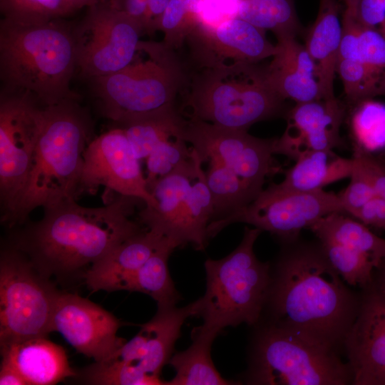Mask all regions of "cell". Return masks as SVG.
Here are the masks:
<instances>
[{"label": "cell", "instance_id": "obj_1", "mask_svg": "<svg viewBox=\"0 0 385 385\" xmlns=\"http://www.w3.org/2000/svg\"><path fill=\"white\" fill-rule=\"evenodd\" d=\"M265 307L267 323L339 354L357 316L361 292L352 290L319 242H284Z\"/></svg>", "mask_w": 385, "mask_h": 385}, {"label": "cell", "instance_id": "obj_2", "mask_svg": "<svg viewBox=\"0 0 385 385\" xmlns=\"http://www.w3.org/2000/svg\"><path fill=\"white\" fill-rule=\"evenodd\" d=\"M138 200L119 195L103 207L70 200L45 208L43 218L19 235L14 247L48 277L72 274L141 231L130 218Z\"/></svg>", "mask_w": 385, "mask_h": 385}, {"label": "cell", "instance_id": "obj_3", "mask_svg": "<svg viewBox=\"0 0 385 385\" xmlns=\"http://www.w3.org/2000/svg\"><path fill=\"white\" fill-rule=\"evenodd\" d=\"M76 67L73 33L56 19L1 21V77L10 90L28 92L44 106L75 99L69 85Z\"/></svg>", "mask_w": 385, "mask_h": 385}, {"label": "cell", "instance_id": "obj_4", "mask_svg": "<svg viewBox=\"0 0 385 385\" xmlns=\"http://www.w3.org/2000/svg\"><path fill=\"white\" fill-rule=\"evenodd\" d=\"M44 118L30 172L15 207L6 220L24 222L36 207L75 200L79 193L83 153L90 123L75 99L43 106Z\"/></svg>", "mask_w": 385, "mask_h": 385}, {"label": "cell", "instance_id": "obj_5", "mask_svg": "<svg viewBox=\"0 0 385 385\" xmlns=\"http://www.w3.org/2000/svg\"><path fill=\"white\" fill-rule=\"evenodd\" d=\"M180 94L178 108L185 118L230 129L247 130L284 110V100L257 63L199 67L187 75Z\"/></svg>", "mask_w": 385, "mask_h": 385}, {"label": "cell", "instance_id": "obj_6", "mask_svg": "<svg viewBox=\"0 0 385 385\" xmlns=\"http://www.w3.org/2000/svg\"><path fill=\"white\" fill-rule=\"evenodd\" d=\"M261 232L245 227L242 241L230 254L205 261L207 287L199 313L203 324L197 330L217 337L227 327L260 322L272 279L270 264L254 252Z\"/></svg>", "mask_w": 385, "mask_h": 385}, {"label": "cell", "instance_id": "obj_7", "mask_svg": "<svg viewBox=\"0 0 385 385\" xmlns=\"http://www.w3.org/2000/svg\"><path fill=\"white\" fill-rule=\"evenodd\" d=\"M186 76L173 49L163 42L141 41L126 66L92 80L103 114L121 125L177 107Z\"/></svg>", "mask_w": 385, "mask_h": 385}, {"label": "cell", "instance_id": "obj_8", "mask_svg": "<svg viewBox=\"0 0 385 385\" xmlns=\"http://www.w3.org/2000/svg\"><path fill=\"white\" fill-rule=\"evenodd\" d=\"M246 379L260 385L352 384L341 354L267 323L254 337Z\"/></svg>", "mask_w": 385, "mask_h": 385}, {"label": "cell", "instance_id": "obj_9", "mask_svg": "<svg viewBox=\"0 0 385 385\" xmlns=\"http://www.w3.org/2000/svg\"><path fill=\"white\" fill-rule=\"evenodd\" d=\"M192 148L191 158L156 182L150 192L154 207H145L140 221L178 247L188 243L197 250L206 246L207 227L213 215L212 201L205 180L195 178L202 165Z\"/></svg>", "mask_w": 385, "mask_h": 385}, {"label": "cell", "instance_id": "obj_10", "mask_svg": "<svg viewBox=\"0 0 385 385\" xmlns=\"http://www.w3.org/2000/svg\"><path fill=\"white\" fill-rule=\"evenodd\" d=\"M48 276L16 247L0 257V344L36 337L52 332V317L60 294Z\"/></svg>", "mask_w": 385, "mask_h": 385}, {"label": "cell", "instance_id": "obj_11", "mask_svg": "<svg viewBox=\"0 0 385 385\" xmlns=\"http://www.w3.org/2000/svg\"><path fill=\"white\" fill-rule=\"evenodd\" d=\"M335 212H344L339 196L322 190L312 192L284 190L275 183L263 189L250 204L207 227L208 238L234 222H244L267 231L288 242L299 237L322 217Z\"/></svg>", "mask_w": 385, "mask_h": 385}, {"label": "cell", "instance_id": "obj_12", "mask_svg": "<svg viewBox=\"0 0 385 385\" xmlns=\"http://www.w3.org/2000/svg\"><path fill=\"white\" fill-rule=\"evenodd\" d=\"M28 92L9 90L0 99V197L9 218L26 183L44 111Z\"/></svg>", "mask_w": 385, "mask_h": 385}, {"label": "cell", "instance_id": "obj_13", "mask_svg": "<svg viewBox=\"0 0 385 385\" xmlns=\"http://www.w3.org/2000/svg\"><path fill=\"white\" fill-rule=\"evenodd\" d=\"M143 26L105 0L88 7L73 31L81 73L95 78L115 73L133 58Z\"/></svg>", "mask_w": 385, "mask_h": 385}, {"label": "cell", "instance_id": "obj_14", "mask_svg": "<svg viewBox=\"0 0 385 385\" xmlns=\"http://www.w3.org/2000/svg\"><path fill=\"white\" fill-rule=\"evenodd\" d=\"M185 119L183 138L202 162H218L261 192L268 176L283 172L274 159L275 138H260L247 130Z\"/></svg>", "mask_w": 385, "mask_h": 385}, {"label": "cell", "instance_id": "obj_15", "mask_svg": "<svg viewBox=\"0 0 385 385\" xmlns=\"http://www.w3.org/2000/svg\"><path fill=\"white\" fill-rule=\"evenodd\" d=\"M330 264L350 287L365 289L385 264V239L342 212H332L309 228Z\"/></svg>", "mask_w": 385, "mask_h": 385}, {"label": "cell", "instance_id": "obj_16", "mask_svg": "<svg viewBox=\"0 0 385 385\" xmlns=\"http://www.w3.org/2000/svg\"><path fill=\"white\" fill-rule=\"evenodd\" d=\"M139 161L122 128L101 134L91 140L84 151L79 193L103 185L154 207L155 200L148 188Z\"/></svg>", "mask_w": 385, "mask_h": 385}, {"label": "cell", "instance_id": "obj_17", "mask_svg": "<svg viewBox=\"0 0 385 385\" xmlns=\"http://www.w3.org/2000/svg\"><path fill=\"white\" fill-rule=\"evenodd\" d=\"M59 332L78 352L103 361L115 356L125 341L117 335L119 320L96 303L76 294L61 292L52 317Z\"/></svg>", "mask_w": 385, "mask_h": 385}, {"label": "cell", "instance_id": "obj_18", "mask_svg": "<svg viewBox=\"0 0 385 385\" xmlns=\"http://www.w3.org/2000/svg\"><path fill=\"white\" fill-rule=\"evenodd\" d=\"M353 385H385V294L361 289L360 307L344 344Z\"/></svg>", "mask_w": 385, "mask_h": 385}, {"label": "cell", "instance_id": "obj_19", "mask_svg": "<svg viewBox=\"0 0 385 385\" xmlns=\"http://www.w3.org/2000/svg\"><path fill=\"white\" fill-rule=\"evenodd\" d=\"M186 41L199 67L258 63L277 51L265 30L238 17L214 27L194 29Z\"/></svg>", "mask_w": 385, "mask_h": 385}, {"label": "cell", "instance_id": "obj_20", "mask_svg": "<svg viewBox=\"0 0 385 385\" xmlns=\"http://www.w3.org/2000/svg\"><path fill=\"white\" fill-rule=\"evenodd\" d=\"M347 105L336 98L297 103L287 113V127L275 138L274 153L296 160L310 151L342 148L340 128Z\"/></svg>", "mask_w": 385, "mask_h": 385}, {"label": "cell", "instance_id": "obj_21", "mask_svg": "<svg viewBox=\"0 0 385 385\" xmlns=\"http://www.w3.org/2000/svg\"><path fill=\"white\" fill-rule=\"evenodd\" d=\"M200 311V299L181 308L158 307L155 316L140 326L138 333L125 342L113 358L133 362L148 374L159 376L171 357L184 322L199 316Z\"/></svg>", "mask_w": 385, "mask_h": 385}, {"label": "cell", "instance_id": "obj_22", "mask_svg": "<svg viewBox=\"0 0 385 385\" xmlns=\"http://www.w3.org/2000/svg\"><path fill=\"white\" fill-rule=\"evenodd\" d=\"M277 39V51L265 67L274 90L296 103L322 99L316 65L305 46L293 36Z\"/></svg>", "mask_w": 385, "mask_h": 385}, {"label": "cell", "instance_id": "obj_23", "mask_svg": "<svg viewBox=\"0 0 385 385\" xmlns=\"http://www.w3.org/2000/svg\"><path fill=\"white\" fill-rule=\"evenodd\" d=\"M169 240L151 230H141L92 264L84 278L93 292L123 290L128 280Z\"/></svg>", "mask_w": 385, "mask_h": 385}, {"label": "cell", "instance_id": "obj_24", "mask_svg": "<svg viewBox=\"0 0 385 385\" xmlns=\"http://www.w3.org/2000/svg\"><path fill=\"white\" fill-rule=\"evenodd\" d=\"M1 354L16 368L27 385L56 384L76 375L64 349L46 337L2 345Z\"/></svg>", "mask_w": 385, "mask_h": 385}, {"label": "cell", "instance_id": "obj_25", "mask_svg": "<svg viewBox=\"0 0 385 385\" xmlns=\"http://www.w3.org/2000/svg\"><path fill=\"white\" fill-rule=\"evenodd\" d=\"M337 0H319L317 17L304 44L315 63L322 99L335 98L333 84L342 33Z\"/></svg>", "mask_w": 385, "mask_h": 385}, {"label": "cell", "instance_id": "obj_26", "mask_svg": "<svg viewBox=\"0 0 385 385\" xmlns=\"http://www.w3.org/2000/svg\"><path fill=\"white\" fill-rule=\"evenodd\" d=\"M353 168V158L341 157L333 150L310 151L300 155L293 166L284 170L283 180L275 185L290 191L322 190L329 184L349 178Z\"/></svg>", "mask_w": 385, "mask_h": 385}, {"label": "cell", "instance_id": "obj_27", "mask_svg": "<svg viewBox=\"0 0 385 385\" xmlns=\"http://www.w3.org/2000/svg\"><path fill=\"white\" fill-rule=\"evenodd\" d=\"M216 337L194 329L192 343L185 350L172 356L168 363L175 369V376L167 385H227L234 384L225 379L216 369L210 354Z\"/></svg>", "mask_w": 385, "mask_h": 385}, {"label": "cell", "instance_id": "obj_28", "mask_svg": "<svg viewBox=\"0 0 385 385\" xmlns=\"http://www.w3.org/2000/svg\"><path fill=\"white\" fill-rule=\"evenodd\" d=\"M185 121L178 107H174L133 119L121 124V128L140 160L160 143L183 138Z\"/></svg>", "mask_w": 385, "mask_h": 385}, {"label": "cell", "instance_id": "obj_29", "mask_svg": "<svg viewBox=\"0 0 385 385\" xmlns=\"http://www.w3.org/2000/svg\"><path fill=\"white\" fill-rule=\"evenodd\" d=\"M175 248L170 240L163 244L128 280L123 290L146 294L156 301L158 307L175 306L180 295L168 267Z\"/></svg>", "mask_w": 385, "mask_h": 385}, {"label": "cell", "instance_id": "obj_30", "mask_svg": "<svg viewBox=\"0 0 385 385\" xmlns=\"http://www.w3.org/2000/svg\"><path fill=\"white\" fill-rule=\"evenodd\" d=\"M209 162L205 179L213 205L212 221L222 219L245 207L261 193L224 165L216 161Z\"/></svg>", "mask_w": 385, "mask_h": 385}, {"label": "cell", "instance_id": "obj_31", "mask_svg": "<svg viewBox=\"0 0 385 385\" xmlns=\"http://www.w3.org/2000/svg\"><path fill=\"white\" fill-rule=\"evenodd\" d=\"M237 16L277 38L296 36L299 29L292 0H239Z\"/></svg>", "mask_w": 385, "mask_h": 385}, {"label": "cell", "instance_id": "obj_32", "mask_svg": "<svg viewBox=\"0 0 385 385\" xmlns=\"http://www.w3.org/2000/svg\"><path fill=\"white\" fill-rule=\"evenodd\" d=\"M349 127L353 150L385 151V104L371 99L352 106Z\"/></svg>", "mask_w": 385, "mask_h": 385}, {"label": "cell", "instance_id": "obj_33", "mask_svg": "<svg viewBox=\"0 0 385 385\" xmlns=\"http://www.w3.org/2000/svg\"><path fill=\"white\" fill-rule=\"evenodd\" d=\"M337 72L344 86L347 103L352 106L376 96L385 95V71L360 61L340 60Z\"/></svg>", "mask_w": 385, "mask_h": 385}, {"label": "cell", "instance_id": "obj_34", "mask_svg": "<svg viewBox=\"0 0 385 385\" xmlns=\"http://www.w3.org/2000/svg\"><path fill=\"white\" fill-rule=\"evenodd\" d=\"M85 382L98 385H162L160 376L150 375L136 364L119 358L95 363L83 371Z\"/></svg>", "mask_w": 385, "mask_h": 385}, {"label": "cell", "instance_id": "obj_35", "mask_svg": "<svg viewBox=\"0 0 385 385\" xmlns=\"http://www.w3.org/2000/svg\"><path fill=\"white\" fill-rule=\"evenodd\" d=\"M182 137H176L158 144L145 158L147 186L150 192L160 178L170 174L191 158L192 148Z\"/></svg>", "mask_w": 385, "mask_h": 385}, {"label": "cell", "instance_id": "obj_36", "mask_svg": "<svg viewBox=\"0 0 385 385\" xmlns=\"http://www.w3.org/2000/svg\"><path fill=\"white\" fill-rule=\"evenodd\" d=\"M4 19L20 22L56 19L70 14L67 0H0Z\"/></svg>", "mask_w": 385, "mask_h": 385}, {"label": "cell", "instance_id": "obj_37", "mask_svg": "<svg viewBox=\"0 0 385 385\" xmlns=\"http://www.w3.org/2000/svg\"><path fill=\"white\" fill-rule=\"evenodd\" d=\"M192 29V21L186 6L180 0H170L158 26V30L164 33L163 43L175 50L185 41Z\"/></svg>", "mask_w": 385, "mask_h": 385}, {"label": "cell", "instance_id": "obj_38", "mask_svg": "<svg viewBox=\"0 0 385 385\" xmlns=\"http://www.w3.org/2000/svg\"><path fill=\"white\" fill-rule=\"evenodd\" d=\"M350 182L339 196L346 214H354L376 195L372 180L361 161L355 156Z\"/></svg>", "mask_w": 385, "mask_h": 385}, {"label": "cell", "instance_id": "obj_39", "mask_svg": "<svg viewBox=\"0 0 385 385\" xmlns=\"http://www.w3.org/2000/svg\"><path fill=\"white\" fill-rule=\"evenodd\" d=\"M358 54L360 61L385 71V35L377 28L360 24Z\"/></svg>", "mask_w": 385, "mask_h": 385}, {"label": "cell", "instance_id": "obj_40", "mask_svg": "<svg viewBox=\"0 0 385 385\" xmlns=\"http://www.w3.org/2000/svg\"><path fill=\"white\" fill-rule=\"evenodd\" d=\"M342 33L339 45L338 61H359L358 39L360 24L353 14L344 13ZM338 62V61H337Z\"/></svg>", "mask_w": 385, "mask_h": 385}, {"label": "cell", "instance_id": "obj_41", "mask_svg": "<svg viewBox=\"0 0 385 385\" xmlns=\"http://www.w3.org/2000/svg\"><path fill=\"white\" fill-rule=\"evenodd\" d=\"M353 155L358 158L367 170L378 196L385 199V161L374 154L354 150Z\"/></svg>", "mask_w": 385, "mask_h": 385}, {"label": "cell", "instance_id": "obj_42", "mask_svg": "<svg viewBox=\"0 0 385 385\" xmlns=\"http://www.w3.org/2000/svg\"><path fill=\"white\" fill-rule=\"evenodd\" d=\"M356 19L364 26L379 29L385 24V0H359Z\"/></svg>", "mask_w": 385, "mask_h": 385}, {"label": "cell", "instance_id": "obj_43", "mask_svg": "<svg viewBox=\"0 0 385 385\" xmlns=\"http://www.w3.org/2000/svg\"><path fill=\"white\" fill-rule=\"evenodd\" d=\"M366 226L385 230V199L376 195L353 216Z\"/></svg>", "mask_w": 385, "mask_h": 385}, {"label": "cell", "instance_id": "obj_44", "mask_svg": "<svg viewBox=\"0 0 385 385\" xmlns=\"http://www.w3.org/2000/svg\"><path fill=\"white\" fill-rule=\"evenodd\" d=\"M113 8L138 22L146 32L148 0H106Z\"/></svg>", "mask_w": 385, "mask_h": 385}, {"label": "cell", "instance_id": "obj_45", "mask_svg": "<svg viewBox=\"0 0 385 385\" xmlns=\"http://www.w3.org/2000/svg\"><path fill=\"white\" fill-rule=\"evenodd\" d=\"M1 385H27L16 368L7 359L1 358L0 368Z\"/></svg>", "mask_w": 385, "mask_h": 385}, {"label": "cell", "instance_id": "obj_46", "mask_svg": "<svg viewBox=\"0 0 385 385\" xmlns=\"http://www.w3.org/2000/svg\"><path fill=\"white\" fill-rule=\"evenodd\" d=\"M170 0H148V16L146 32L158 30L160 19Z\"/></svg>", "mask_w": 385, "mask_h": 385}, {"label": "cell", "instance_id": "obj_47", "mask_svg": "<svg viewBox=\"0 0 385 385\" xmlns=\"http://www.w3.org/2000/svg\"><path fill=\"white\" fill-rule=\"evenodd\" d=\"M105 0H67L70 13L84 6H92Z\"/></svg>", "mask_w": 385, "mask_h": 385}, {"label": "cell", "instance_id": "obj_48", "mask_svg": "<svg viewBox=\"0 0 385 385\" xmlns=\"http://www.w3.org/2000/svg\"><path fill=\"white\" fill-rule=\"evenodd\" d=\"M374 284L385 294V264L375 272Z\"/></svg>", "mask_w": 385, "mask_h": 385}, {"label": "cell", "instance_id": "obj_49", "mask_svg": "<svg viewBox=\"0 0 385 385\" xmlns=\"http://www.w3.org/2000/svg\"><path fill=\"white\" fill-rule=\"evenodd\" d=\"M345 5V13H349L356 16V6L359 0H343Z\"/></svg>", "mask_w": 385, "mask_h": 385}, {"label": "cell", "instance_id": "obj_50", "mask_svg": "<svg viewBox=\"0 0 385 385\" xmlns=\"http://www.w3.org/2000/svg\"><path fill=\"white\" fill-rule=\"evenodd\" d=\"M385 35V26L379 29Z\"/></svg>", "mask_w": 385, "mask_h": 385}, {"label": "cell", "instance_id": "obj_51", "mask_svg": "<svg viewBox=\"0 0 385 385\" xmlns=\"http://www.w3.org/2000/svg\"><path fill=\"white\" fill-rule=\"evenodd\" d=\"M381 158L385 161V151L383 152V154L381 155Z\"/></svg>", "mask_w": 385, "mask_h": 385}]
</instances>
